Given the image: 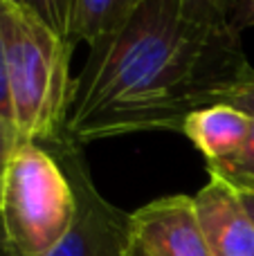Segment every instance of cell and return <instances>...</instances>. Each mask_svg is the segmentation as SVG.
<instances>
[{
	"instance_id": "1",
	"label": "cell",
	"mask_w": 254,
	"mask_h": 256,
	"mask_svg": "<svg viewBox=\"0 0 254 256\" xmlns=\"http://www.w3.org/2000/svg\"><path fill=\"white\" fill-rule=\"evenodd\" d=\"M252 68L232 27L189 20L178 0H144L90 45L72 76L63 140L86 146L151 130H182Z\"/></svg>"
},
{
	"instance_id": "2",
	"label": "cell",
	"mask_w": 254,
	"mask_h": 256,
	"mask_svg": "<svg viewBox=\"0 0 254 256\" xmlns=\"http://www.w3.org/2000/svg\"><path fill=\"white\" fill-rule=\"evenodd\" d=\"M7 81L18 142L52 146L63 140L74 45L56 36L34 12L0 2Z\"/></svg>"
},
{
	"instance_id": "3",
	"label": "cell",
	"mask_w": 254,
	"mask_h": 256,
	"mask_svg": "<svg viewBox=\"0 0 254 256\" xmlns=\"http://www.w3.org/2000/svg\"><path fill=\"white\" fill-rule=\"evenodd\" d=\"M76 198L58 160L36 142H18L2 176V218L18 256H48L68 234Z\"/></svg>"
},
{
	"instance_id": "4",
	"label": "cell",
	"mask_w": 254,
	"mask_h": 256,
	"mask_svg": "<svg viewBox=\"0 0 254 256\" xmlns=\"http://www.w3.org/2000/svg\"><path fill=\"white\" fill-rule=\"evenodd\" d=\"M45 148L63 166L76 198L74 220L48 256H130V214L122 212L99 194L81 146L61 140Z\"/></svg>"
},
{
	"instance_id": "5",
	"label": "cell",
	"mask_w": 254,
	"mask_h": 256,
	"mask_svg": "<svg viewBox=\"0 0 254 256\" xmlns=\"http://www.w3.org/2000/svg\"><path fill=\"white\" fill-rule=\"evenodd\" d=\"M138 256H212L198 222L194 196H166L130 214Z\"/></svg>"
},
{
	"instance_id": "6",
	"label": "cell",
	"mask_w": 254,
	"mask_h": 256,
	"mask_svg": "<svg viewBox=\"0 0 254 256\" xmlns=\"http://www.w3.org/2000/svg\"><path fill=\"white\" fill-rule=\"evenodd\" d=\"M194 204L212 256H254V220L223 173L210 168V180L194 196Z\"/></svg>"
},
{
	"instance_id": "7",
	"label": "cell",
	"mask_w": 254,
	"mask_h": 256,
	"mask_svg": "<svg viewBox=\"0 0 254 256\" xmlns=\"http://www.w3.org/2000/svg\"><path fill=\"white\" fill-rule=\"evenodd\" d=\"M250 128V115L225 104H214L192 112L180 132L202 153L207 168H225L243 150Z\"/></svg>"
},
{
	"instance_id": "8",
	"label": "cell",
	"mask_w": 254,
	"mask_h": 256,
	"mask_svg": "<svg viewBox=\"0 0 254 256\" xmlns=\"http://www.w3.org/2000/svg\"><path fill=\"white\" fill-rule=\"evenodd\" d=\"M144 0H79L74 14L72 45L88 43L92 45L102 36L122 27Z\"/></svg>"
},
{
	"instance_id": "9",
	"label": "cell",
	"mask_w": 254,
	"mask_h": 256,
	"mask_svg": "<svg viewBox=\"0 0 254 256\" xmlns=\"http://www.w3.org/2000/svg\"><path fill=\"white\" fill-rule=\"evenodd\" d=\"M27 2H30V12H34L54 34L72 43L74 14L79 0H27Z\"/></svg>"
},
{
	"instance_id": "10",
	"label": "cell",
	"mask_w": 254,
	"mask_h": 256,
	"mask_svg": "<svg viewBox=\"0 0 254 256\" xmlns=\"http://www.w3.org/2000/svg\"><path fill=\"white\" fill-rule=\"evenodd\" d=\"M182 14L194 22L210 27L230 25V14L236 0H178Z\"/></svg>"
},
{
	"instance_id": "11",
	"label": "cell",
	"mask_w": 254,
	"mask_h": 256,
	"mask_svg": "<svg viewBox=\"0 0 254 256\" xmlns=\"http://www.w3.org/2000/svg\"><path fill=\"white\" fill-rule=\"evenodd\" d=\"M218 104L232 106V108H236V110L254 117V70L250 74L243 76L238 84L230 86V88L218 97Z\"/></svg>"
},
{
	"instance_id": "12",
	"label": "cell",
	"mask_w": 254,
	"mask_h": 256,
	"mask_svg": "<svg viewBox=\"0 0 254 256\" xmlns=\"http://www.w3.org/2000/svg\"><path fill=\"white\" fill-rule=\"evenodd\" d=\"M216 171L225 173L230 178H254V117H252L250 137H248L243 150L225 168H216Z\"/></svg>"
},
{
	"instance_id": "13",
	"label": "cell",
	"mask_w": 254,
	"mask_h": 256,
	"mask_svg": "<svg viewBox=\"0 0 254 256\" xmlns=\"http://www.w3.org/2000/svg\"><path fill=\"white\" fill-rule=\"evenodd\" d=\"M2 2V0H0ZM0 117L7 126H14V110H12V97H9V81H7V56H4V38H2V25H0ZM18 135V132H16Z\"/></svg>"
},
{
	"instance_id": "14",
	"label": "cell",
	"mask_w": 254,
	"mask_h": 256,
	"mask_svg": "<svg viewBox=\"0 0 254 256\" xmlns=\"http://www.w3.org/2000/svg\"><path fill=\"white\" fill-rule=\"evenodd\" d=\"M230 27L238 36L254 27V0H236L234 2V9L230 14Z\"/></svg>"
},
{
	"instance_id": "15",
	"label": "cell",
	"mask_w": 254,
	"mask_h": 256,
	"mask_svg": "<svg viewBox=\"0 0 254 256\" xmlns=\"http://www.w3.org/2000/svg\"><path fill=\"white\" fill-rule=\"evenodd\" d=\"M225 178L236 186V191H238V196H241L243 204H246L248 214H250V218L254 220V178H230V176H225Z\"/></svg>"
},
{
	"instance_id": "16",
	"label": "cell",
	"mask_w": 254,
	"mask_h": 256,
	"mask_svg": "<svg viewBox=\"0 0 254 256\" xmlns=\"http://www.w3.org/2000/svg\"><path fill=\"white\" fill-rule=\"evenodd\" d=\"M18 144V135L16 130H14L12 126H7L2 122V117H0V166H4L9 160V155H12V150L16 148Z\"/></svg>"
},
{
	"instance_id": "17",
	"label": "cell",
	"mask_w": 254,
	"mask_h": 256,
	"mask_svg": "<svg viewBox=\"0 0 254 256\" xmlns=\"http://www.w3.org/2000/svg\"><path fill=\"white\" fill-rule=\"evenodd\" d=\"M0 256H18L16 250L12 248L7 238V232H4V225H2V218H0Z\"/></svg>"
},
{
	"instance_id": "18",
	"label": "cell",
	"mask_w": 254,
	"mask_h": 256,
	"mask_svg": "<svg viewBox=\"0 0 254 256\" xmlns=\"http://www.w3.org/2000/svg\"><path fill=\"white\" fill-rule=\"evenodd\" d=\"M7 2H12L14 7H20V9H30V2H27V0H7Z\"/></svg>"
},
{
	"instance_id": "19",
	"label": "cell",
	"mask_w": 254,
	"mask_h": 256,
	"mask_svg": "<svg viewBox=\"0 0 254 256\" xmlns=\"http://www.w3.org/2000/svg\"><path fill=\"white\" fill-rule=\"evenodd\" d=\"M130 256H138V254H135V252H133V250H130Z\"/></svg>"
}]
</instances>
